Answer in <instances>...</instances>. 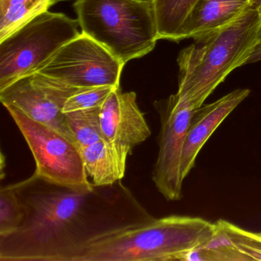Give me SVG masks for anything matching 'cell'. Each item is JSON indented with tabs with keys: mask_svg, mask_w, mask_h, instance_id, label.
Returning <instances> with one entry per match:
<instances>
[{
	"mask_svg": "<svg viewBox=\"0 0 261 261\" xmlns=\"http://www.w3.org/2000/svg\"><path fill=\"white\" fill-rule=\"evenodd\" d=\"M259 234L260 235V236H261V232H260V233H259Z\"/></svg>",
	"mask_w": 261,
	"mask_h": 261,
	"instance_id": "22",
	"label": "cell"
},
{
	"mask_svg": "<svg viewBox=\"0 0 261 261\" xmlns=\"http://www.w3.org/2000/svg\"><path fill=\"white\" fill-rule=\"evenodd\" d=\"M10 186L27 215L0 238L1 261H74L93 241L152 218L121 181L79 192L33 175Z\"/></svg>",
	"mask_w": 261,
	"mask_h": 261,
	"instance_id": "1",
	"label": "cell"
},
{
	"mask_svg": "<svg viewBox=\"0 0 261 261\" xmlns=\"http://www.w3.org/2000/svg\"><path fill=\"white\" fill-rule=\"evenodd\" d=\"M115 88L111 86L85 88L68 99L63 113L101 107Z\"/></svg>",
	"mask_w": 261,
	"mask_h": 261,
	"instance_id": "19",
	"label": "cell"
},
{
	"mask_svg": "<svg viewBox=\"0 0 261 261\" xmlns=\"http://www.w3.org/2000/svg\"><path fill=\"white\" fill-rule=\"evenodd\" d=\"M250 7V0H198L181 27L179 42L221 30Z\"/></svg>",
	"mask_w": 261,
	"mask_h": 261,
	"instance_id": "12",
	"label": "cell"
},
{
	"mask_svg": "<svg viewBox=\"0 0 261 261\" xmlns=\"http://www.w3.org/2000/svg\"><path fill=\"white\" fill-rule=\"evenodd\" d=\"M261 61V31L259 33V39L256 46L253 48V53L250 55V58L247 60V64L254 63Z\"/></svg>",
	"mask_w": 261,
	"mask_h": 261,
	"instance_id": "20",
	"label": "cell"
},
{
	"mask_svg": "<svg viewBox=\"0 0 261 261\" xmlns=\"http://www.w3.org/2000/svg\"><path fill=\"white\" fill-rule=\"evenodd\" d=\"M17 125L36 162L33 175L51 184L79 192L93 191L79 146L56 129L7 108Z\"/></svg>",
	"mask_w": 261,
	"mask_h": 261,
	"instance_id": "6",
	"label": "cell"
},
{
	"mask_svg": "<svg viewBox=\"0 0 261 261\" xmlns=\"http://www.w3.org/2000/svg\"><path fill=\"white\" fill-rule=\"evenodd\" d=\"M22 200L11 186L0 189V238L17 231L25 220Z\"/></svg>",
	"mask_w": 261,
	"mask_h": 261,
	"instance_id": "17",
	"label": "cell"
},
{
	"mask_svg": "<svg viewBox=\"0 0 261 261\" xmlns=\"http://www.w3.org/2000/svg\"><path fill=\"white\" fill-rule=\"evenodd\" d=\"M250 91L236 89L208 105L194 111L185 140L181 160V175L183 180L193 169L201 148L218 129L221 123L244 101Z\"/></svg>",
	"mask_w": 261,
	"mask_h": 261,
	"instance_id": "11",
	"label": "cell"
},
{
	"mask_svg": "<svg viewBox=\"0 0 261 261\" xmlns=\"http://www.w3.org/2000/svg\"><path fill=\"white\" fill-rule=\"evenodd\" d=\"M88 176L95 186H108L121 181L126 168L114 148L105 140L80 149Z\"/></svg>",
	"mask_w": 261,
	"mask_h": 261,
	"instance_id": "13",
	"label": "cell"
},
{
	"mask_svg": "<svg viewBox=\"0 0 261 261\" xmlns=\"http://www.w3.org/2000/svg\"><path fill=\"white\" fill-rule=\"evenodd\" d=\"M198 0H152L159 39L179 42L186 18Z\"/></svg>",
	"mask_w": 261,
	"mask_h": 261,
	"instance_id": "15",
	"label": "cell"
},
{
	"mask_svg": "<svg viewBox=\"0 0 261 261\" xmlns=\"http://www.w3.org/2000/svg\"><path fill=\"white\" fill-rule=\"evenodd\" d=\"M261 31V13L250 7L231 23L195 39L180 51L178 62L180 98L194 109L233 70L247 64Z\"/></svg>",
	"mask_w": 261,
	"mask_h": 261,
	"instance_id": "2",
	"label": "cell"
},
{
	"mask_svg": "<svg viewBox=\"0 0 261 261\" xmlns=\"http://www.w3.org/2000/svg\"><path fill=\"white\" fill-rule=\"evenodd\" d=\"M87 88H76L39 72L18 79L0 90V101L72 140L63 108L68 98ZM76 144V143H75Z\"/></svg>",
	"mask_w": 261,
	"mask_h": 261,
	"instance_id": "9",
	"label": "cell"
},
{
	"mask_svg": "<svg viewBox=\"0 0 261 261\" xmlns=\"http://www.w3.org/2000/svg\"><path fill=\"white\" fill-rule=\"evenodd\" d=\"M250 7L256 9L261 13V0H250Z\"/></svg>",
	"mask_w": 261,
	"mask_h": 261,
	"instance_id": "21",
	"label": "cell"
},
{
	"mask_svg": "<svg viewBox=\"0 0 261 261\" xmlns=\"http://www.w3.org/2000/svg\"><path fill=\"white\" fill-rule=\"evenodd\" d=\"M217 232L216 223L198 217H152L93 241L74 261L185 260Z\"/></svg>",
	"mask_w": 261,
	"mask_h": 261,
	"instance_id": "3",
	"label": "cell"
},
{
	"mask_svg": "<svg viewBox=\"0 0 261 261\" xmlns=\"http://www.w3.org/2000/svg\"><path fill=\"white\" fill-rule=\"evenodd\" d=\"M77 19L47 11L0 41V90L37 72L61 48L80 36Z\"/></svg>",
	"mask_w": 261,
	"mask_h": 261,
	"instance_id": "5",
	"label": "cell"
},
{
	"mask_svg": "<svg viewBox=\"0 0 261 261\" xmlns=\"http://www.w3.org/2000/svg\"><path fill=\"white\" fill-rule=\"evenodd\" d=\"M100 120L103 140L114 148L126 168L134 147L151 135L144 114L137 105V94L115 88L100 108Z\"/></svg>",
	"mask_w": 261,
	"mask_h": 261,
	"instance_id": "10",
	"label": "cell"
},
{
	"mask_svg": "<svg viewBox=\"0 0 261 261\" xmlns=\"http://www.w3.org/2000/svg\"><path fill=\"white\" fill-rule=\"evenodd\" d=\"M123 67L105 47L82 33L63 45L37 72L76 88H119Z\"/></svg>",
	"mask_w": 261,
	"mask_h": 261,
	"instance_id": "7",
	"label": "cell"
},
{
	"mask_svg": "<svg viewBox=\"0 0 261 261\" xmlns=\"http://www.w3.org/2000/svg\"><path fill=\"white\" fill-rule=\"evenodd\" d=\"M100 108L65 113L67 126L79 149L103 140L100 127Z\"/></svg>",
	"mask_w": 261,
	"mask_h": 261,
	"instance_id": "16",
	"label": "cell"
},
{
	"mask_svg": "<svg viewBox=\"0 0 261 261\" xmlns=\"http://www.w3.org/2000/svg\"><path fill=\"white\" fill-rule=\"evenodd\" d=\"M73 7L82 33L124 65L160 40L152 0H75Z\"/></svg>",
	"mask_w": 261,
	"mask_h": 261,
	"instance_id": "4",
	"label": "cell"
},
{
	"mask_svg": "<svg viewBox=\"0 0 261 261\" xmlns=\"http://www.w3.org/2000/svg\"><path fill=\"white\" fill-rule=\"evenodd\" d=\"M216 224L246 260H261V236L259 233L247 231L225 220H218Z\"/></svg>",
	"mask_w": 261,
	"mask_h": 261,
	"instance_id": "18",
	"label": "cell"
},
{
	"mask_svg": "<svg viewBox=\"0 0 261 261\" xmlns=\"http://www.w3.org/2000/svg\"><path fill=\"white\" fill-rule=\"evenodd\" d=\"M58 0H0V41L48 11Z\"/></svg>",
	"mask_w": 261,
	"mask_h": 261,
	"instance_id": "14",
	"label": "cell"
},
{
	"mask_svg": "<svg viewBox=\"0 0 261 261\" xmlns=\"http://www.w3.org/2000/svg\"><path fill=\"white\" fill-rule=\"evenodd\" d=\"M161 122L158 137L159 152L152 178L157 190L167 201H178L182 197L181 160L193 108L172 94L154 103Z\"/></svg>",
	"mask_w": 261,
	"mask_h": 261,
	"instance_id": "8",
	"label": "cell"
}]
</instances>
